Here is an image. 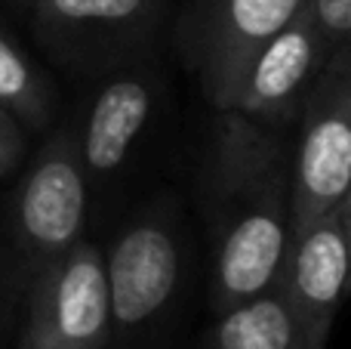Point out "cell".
I'll use <instances>...</instances> for the list:
<instances>
[{
	"label": "cell",
	"mask_w": 351,
	"mask_h": 349,
	"mask_svg": "<svg viewBox=\"0 0 351 349\" xmlns=\"http://www.w3.org/2000/svg\"><path fill=\"white\" fill-rule=\"evenodd\" d=\"M290 167L287 130L219 111L204 173V207L216 241V315L274 288L290 245Z\"/></svg>",
	"instance_id": "1"
},
{
	"label": "cell",
	"mask_w": 351,
	"mask_h": 349,
	"mask_svg": "<svg viewBox=\"0 0 351 349\" xmlns=\"http://www.w3.org/2000/svg\"><path fill=\"white\" fill-rule=\"evenodd\" d=\"M86 216V173L71 133L40 152L19 185L0 247V331L19 325L37 275L80 238Z\"/></svg>",
	"instance_id": "2"
},
{
	"label": "cell",
	"mask_w": 351,
	"mask_h": 349,
	"mask_svg": "<svg viewBox=\"0 0 351 349\" xmlns=\"http://www.w3.org/2000/svg\"><path fill=\"white\" fill-rule=\"evenodd\" d=\"M290 167V241L348 198L351 185V56H327L299 109Z\"/></svg>",
	"instance_id": "3"
},
{
	"label": "cell",
	"mask_w": 351,
	"mask_h": 349,
	"mask_svg": "<svg viewBox=\"0 0 351 349\" xmlns=\"http://www.w3.org/2000/svg\"><path fill=\"white\" fill-rule=\"evenodd\" d=\"M105 260L77 238L37 275L16 325V349H105L111 340Z\"/></svg>",
	"instance_id": "4"
},
{
	"label": "cell",
	"mask_w": 351,
	"mask_h": 349,
	"mask_svg": "<svg viewBox=\"0 0 351 349\" xmlns=\"http://www.w3.org/2000/svg\"><path fill=\"white\" fill-rule=\"evenodd\" d=\"M351 201L333 207L287 245L284 263L274 278V294L287 306L305 349H324L339 313L348 282Z\"/></svg>",
	"instance_id": "5"
},
{
	"label": "cell",
	"mask_w": 351,
	"mask_h": 349,
	"mask_svg": "<svg viewBox=\"0 0 351 349\" xmlns=\"http://www.w3.org/2000/svg\"><path fill=\"white\" fill-rule=\"evenodd\" d=\"M327 56L330 53L317 34L315 16L308 3H302L296 16L256 53L225 111H234L265 127L287 130L293 121H299L302 99Z\"/></svg>",
	"instance_id": "6"
},
{
	"label": "cell",
	"mask_w": 351,
	"mask_h": 349,
	"mask_svg": "<svg viewBox=\"0 0 351 349\" xmlns=\"http://www.w3.org/2000/svg\"><path fill=\"white\" fill-rule=\"evenodd\" d=\"M305 0H206L194 28V65L206 99L225 111L243 71Z\"/></svg>",
	"instance_id": "7"
},
{
	"label": "cell",
	"mask_w": 351,
	"mask_h": 349,
	"mask_svg": "<svg viewBox=\"0 0 351 349\" xmlns=\"http://www.w3.org/2000/svg\"><path fill=\"white\" fill-rule=\"evenodd\" d=\"M179 241L158 216L130 226L105 263L111 331H136L154 322L179 284Z\"/></svg>",
	"instance_id": "8"
},
{
	"label": "cell",
	"mask_w": 351,
	"mask_h": 349,
	"mask_svg": "<svg viewBox=\"0 0 351 349\" xmlns=\"http://www.w3.org/2000/svg\"><path fill=\"white\" fill-rule=\"evenodd\" d=\"M160 12V0H34L43 41L65 53H111Z\"/></svg>",
	"instance_id": "9"
},
{
	"label": "cell",
	"mask_w": 351,
	"mask_h": 349,
	"mask_svg": "<svg viewBox=\"0 0 351 349\" xmlns=\"http://www.w3.org/2000/svg\"><path fill=\"white\" fill-rule=\"evenodd\" d=\"M148 111H152V93L142 80H111L96 96V105L86 117L84 146L77 152L84 173L105 177V173L114 170L127 158L139 130L145 127Z\"/></svg>",
	"instance_id": "10"
},
{
	"label": "cell",
	"mask_w": 351,
	"mask_h": 349,
	"mask_svg": "<svg viewBox=\"0 0 351 349\" xmlns=\"http://www.w3.org/2000/svg\"><path fill=\"white\" fill-rule=\"evenodd\" d=\"M197 349H305L287 306L274 291L219 315Z\"/></svg>",
	"instance_id": "11"
},
{
	"label": "cell",
	"mask_w": 351,
	"mask_h": 349,
	"mask_svg": "<svg viewBox=\"0 0 351 349\" xmlns=\"http://www.w3.org/2000/svg\"><path fill=\"white\" fill-rule=\"evenodd\" d=\"M0 105L10 115H19L22 121L40 124L47 117V96H43V84L25 56L0 34Z\"/></svg>",
	"instance_id": "12"
},
{
	"label": "cell",
	"mask_w": 351,
	"mask_h": 349,
	"mask_svg": "<svg viewBox=\"0 0 351 349\" xmlns=\"http://www.w3.org/2000/svg\"><path fill=\"white\" fill-rule=\"evenodd\" d=\"M315 16L317 34H321L327 53H333L336 47L348 43L351 34V0H305Z\"/></svg>",
	"instance_id": "13"
},
{
	"label": "cell",
	"mask_w": 351,
	"mask_h": 349,
	"mask_svg": "<svg viewBox=\"0 0 351 349\" xmlns=\"http://www.w3.org/2000/svg\"><path fill=\"white\" fill-rule=\"evenodd\" d=\"M22 152V139H19V130L12 127L10 111L0 105V173H6L12 164L19 161Z\"/></svg>",
	"instance_id": "14"
}]
</instances>
